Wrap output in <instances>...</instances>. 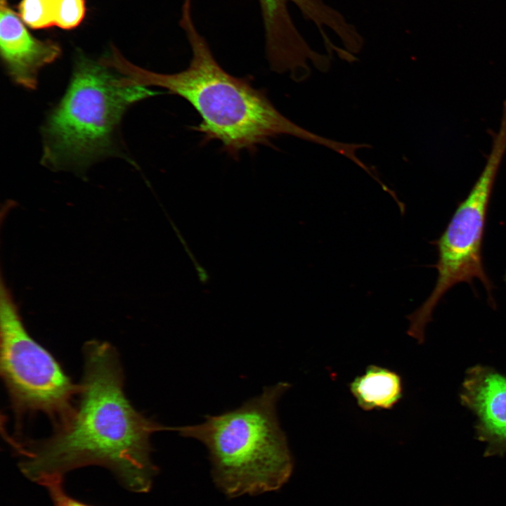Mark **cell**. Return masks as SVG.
<instances>
[{"mask_svg": "<svg viewBox=\"0 0 506 506\" xmlns=\"http://www.w3.org/2000/svg\"><path fill=\"white\" fill-rule=\"evenodd\" d=\"M504 281H505V288H506V271H505V275H504Z\"/></svg>", "mask_w": 506, "mask_h": 506, "instance_id": "obj_14", "label": "cell"}, {"mask_svg": "<svg viewBox=\"0 0 506 506\" xmlns=\"http://www.w3.org/2000/svg\"><path fill=\"white\" fill-rule=\"evenodd\" d=\"M0 48L11 77L29 89L36 88L40 69L53 62L61 52L56 42L33 37L7 4H1L0 8Z\"/></svg>", "mask_w": 506, "mask_h": 506, "instance_id": "obj_8", "label": "cell"}, {"mask_svg": "<svg viewBox=\"0 0 506 506\" xmlns=\"http://www.w3.org/2000/svg\"><path fill=\"white\" fill-rule=\"evenodd\" d=\"M461 403L476 417V439L486 443L485 457L506 454V376L484 365L467 370Z\"/></svg>", "mask_w": 506, "mask_h": 506, "instance_id": "obj_7", "label": "cell"}, {"mask_svg": "<svg viewBox=\"0 0 506 506\" xmlns=\"http://www.w3.org/2000/svg\"><path fill=\"white\" fill-rule=\"evenodd\" d=\"M54 25L63 30L78 27L86 14L85 0H53Z\"/></svg>", "mask_w": 506, "mask_h": 506, "instance_id": "obj_11", "label": "cell"}, {"mask_svg": "<svg viewBox=\"0 0 506 506\" xmlns=\"http://www.w3.org/2000/svg\"><path fill=\"white\" fill-rule=\"evenodd\" d=\"M7 4V0H1V4Z\"/></svg>", "mask_w": 506, "mask_h": 506, "instance_id": "obj_13", "label": "cell"}, {"mask_svg": "<svg viewBox=\"0 0 506 506\" xmlns=\"http://www.w3.org/2000/svg\"><path fill=\"white\" fill-rule=\"evenodd\" d=\"M179 25L192 52L186 69L173 74L154 72L131 63L115 48L105 56V65L124 76L129 85L163 88L186 100L202 119L195 130L207 140L220 141L234 157L242 150H252L280 135L337 150V141L296 124L275 108L263 91L220 66L194 23L192 0L183 1Z\"/></svg>", "mask_w": 506, "mask_h": 506, "instance_id": "obj_2", "label": "cell"}, {"mask_svg": "<svg viewBox=\"0 0 506 506\" xmlns=\"http://www.w3.org/2000/svg\"><path fill=\"white\" fill-rule=\"evenodd\" d=\"M0 371L15 416L46 414L55 427L73 413L80 384H74L53 356L27 331L4 285L0 290Z\"/></svg>", "mask_w": 506, "mask_h": 506, "instance_id": "obj_6", "label": "cell"}, {"mask_svg": "<svg viewBox=\"0 0 506 506\" xmlns=\"http://www.w3.org/2000/svg\"><path fill=\"white\" fill-rule=\"evenodd\" d=\"M48 491L53 506H91L69 496L63 487V481H53L44 486Z\"/></svg>", "mask_w": 506, "mask_h": 506, "instance_id": "obj_12", "label": "cell"}, {"mask_svg": "<svg viewBox=\"0 0 506 506\" xmlns=\"http://www.w3.org/2000/svg\"><path fill=\"white\" fill-rule=\"evenodd\" d=\"M18 13L30 28L41 30L55 25L53 0H21Z\"/></svg>", "mask_w": 506, "mask_h": 506, "instance_id": "obj_10", "label": "cell"}, {"mask_svg": "<svg viewBox=\"0 0 506 506\" xmlns=\"http://www.w3.org/2000/svg\"><path fill=\"white\" fill-rule=\"evenodd\" d=\"M111 70L100 60L78 58L67 91L43 129L46 165L82 168L107 155L127 108L157 93L128 85Z\"/></svg>", "mask_w": 506, "mask_h": 506, "instance_id": "obj_4", "label": "cell"}, {"mask_svg": "<svg viewBox=\"0 0 506 506\" xmlns=\"http://www.w3.org/2000/svg\"><path fill=\"white\" fill-rule=\"evenodd\" d=\"M349 388L358 406L364 411L391 410L403 395L401 376L393 370L373 364L353 378Z\"/></svg>", "mask_w": 506, "mask_h": 506, "instance_id": "obj_9", "label": "cell"}, {"mask_svg": "<svg viewBox=\"0 0 506 506\" xmlns=\"http://www.w3.org/2000/svg\"><path fill=\"white\" fill-rule=\"evenodd\" d=\"M506 153V118L500 120L493 135L492 147L486 164L467 197L458 205L445 230L433 241L437 249L434 267L437 279L427 299L406 316L407 333L418 343H423L427 325L432 320L436 305L454 285L475 279L484 285L491 305L493 285L486 273L481 256L487 210L495 178Z\"/></svg>", "mask_w": 506, "mask_h": 506, "instance_id": "obj_5", "label": "cell"}, {"mask_svg": "<svg viewBox=\"0 0 506 506\" xmlns=\"http://www.w3.org/2000/svg\"><path fill=\"white\" fill-rule=\"evenodd\" d=\"M289 388L285 382L266 387L235 409L170 430L206 447L214 482L227 497L276 491L287 483L294 469L276 410Z\"/></svg>", "mask_w": 506, "mask_h": 506, "instance_id": "obj_3", "label": "cell"}, {"mask_svg": "<svg viewBox=\"0 0 506 506\" xmlns=\"http://www.w3.org/2000/svg\"><path fill=\"white\" fill-rule=\"evenodd\" d=\"M79 401L71 416L48 438L12 441L19 467L41 486L73 469L98 465L110 469L128 490L148 492L157 468L151 460V436L170 430L138 411L124 391V372L110 343L92 340L83 349Z\"/></svg>", "mask_w": 506, "mask_h": 506, "instance_id": "obj_1", "label": "cell"}]
</instances>
